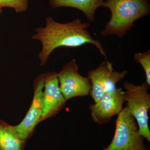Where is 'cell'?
<instances>
[{
	"mask_svg": "<svg viewBox=\"0 0 150 150\" xmlns=\"http://www.w3.org/2000/svg\"><path fill=\"white\" fill-rule=\"evenodd\" d=\"M46 26L35 28L32 35L33 40L42 43V50L38 54L40 66L46 65L49 56L54 50L59 47L77 48L86 44H92L105 59L107 55L99 40L94 39L88 30L89 23H83L80 19L61 23L51 16L46 19Z\"/></svg>",
	"mask_w": 150,
	"mask_h": 150,
	"instance_id": "1",
	"label": "cell"
},
{
	"mask_svg": "<svg viewBox=\"0 0 150 150\" xmlns=\"http://www.w3.org/2000/svg\"><path fill=\"white\" fill-rule=\"evenodd\" d=\"M102 7L109 9L111 16L101 36L115 35L123 38L138 20L148 15L150 5L148 0H105Z\"/></svg>",
	"mask_w": 150,
	"mask_h": 150,
	"instance_id": "2",
	"label": "cell"
},
{
	"mask_svg": "<svg viewBox=\"0 0 150 150\" xmlns=\"http://www.w3.org/2000/svg\"><path fill=\"white\" fill-rule=\"evenodd\" d=\"M135 118L126 106L118 114L111 143L102 150H147Z\"/></svg>",
	"mask_w": 150,
	"mask_h": 150,
	"instance_id": "3",
	"label": "cell"
},
{
	"mask_svg": "<svg viewBox=\"0 0 150 150\" xmlns=\"http://www.w3.org/2000/svg\"><path fill=\"white\" fill-rule=\"evenodd\" d=\"M126 91L123 92V98L127 102L129 112L137 121L141 136L150 142L148 112L150 108V95L148 93L150 86L146 82L140 86L125 82L123 85Z\"/></svg>",
	"mask_w": 150,
	"mask_h": 150,
	"instance_id": "4",
	"label": "cell"
},
{
	"mask_svg": "<svg viewBox=\"0 0 150 150\" xmlns=\"http://www.w3.org/2000/svg\"><path fill=\"white\" fill-rule=\"evenodd\" d=\"M57 74L59 88L66 100L90 95L91 82L88 77L80 74L75 59L64 66Z\"/></svg>",
	"mask_w": 150,
	"mask_h": 150,
	"instance_id": "5",
	"label": "cell"
},
{
	"mask_svg": "<svg viewBox=\"0 0 150 150\" xmlns=\"http://www.w3.org/2000/svg\"><path fill=\"white\" fill-rule=\"evenodd\" d=\"M128 74L124 70L117 72L113 69L112 63L105 59L95 69L89 71L88 77L91 83V89L90 95L97 102L107 93L116 88V85L123 79Z\"/></svg>",
	"mask_w": 150,
	"mask_h": 150,
	"instance_id": "6",
	"label": "cell"
},
{
	"mask_svg": "<svg viewBox=\"0 0 150 150\" xmlns=\"http://www.w3.org/2000/svg\"><path fill=\"white\" fill-rule=\"evenodd\" d=\"M45 73L38 76L33 82V96L31 105L23 120L15 126L19 136L26 141L32 136L40 123L43 105V93Z\"/></svg>",
	"mask_w": 150,
	"mask_h": 150,
	"instance_id": "7",
	"label": "cell"
},
{
	"mask_svg": "<svg viewBox=\"0 0 150 150\" xmlns=\"http://www.w3.org/2000/svg\"><path fill=\"white\" fill-rule=\"evenodd\" d=\"M122 89L116 88L107 93L102 98L91 104L88 109L93 121L99 125L108 122L115 115H118L123 108L125 102Z\"/></svg>",
	"mask_w": 150,
	"mask_h": 150,
	"instance_id": "8",
	"label": "cell"
},
{
	"mask_svg": "<svg viewBox=\"0 0 150 150\" xmlns=\"http://www.w3.org/2000/svg\"><path fill=\"white\" fill-rule=\"evenodd\" d=\"M66 101L59 88L57 73H45L43 110L40 122L57 115L64 107Z\"/></svg>",
	"mask_w": 150,
	"mask_h": 150,
	"instance_id": "9",
	"label": "cell"
},
{
	"mask_svg": "<svg viewBox=\"0 0 150 150\" xmlns=\"http://www.w3.org/2000/svg\"><path fill=\"white\" fill-rule=\"evenodd\" d=\"M104 0H49L51 7H71L79 10L90 22L95 21V15L98 8L102 6Z\"/></svg>",
	"mask_w": 150,
	"mask_h": 150,
	"instance_id": "10",
	"label": "cell"
},
{
	"mask_svg": "<svg viewBox=\"0 0 150 150\" xmlns=\"http://www.w3.org/2000/svg\"><path fill=\"white\" fill-rule=\"evenodd\" d=\"M25 142L19 136L15 126L0 119V150H23Z\"/></svg>",
	"mask_w": 150,
	"mask_h": 150,
	"instance_id": "11",
	"label": "cell"
},
{
	"mask_svg": "<svg viewBox=\"0 0 150 150\" xmlns=\"http://www.w3.org/2000/svg\"><path fill=\"white\" fill-rule=\"evenodd\" d=\"M135 61L142 65L146 77V82L150 86V51L138 52L134 56Z\"/></svg>",
	"mask_w": 150,
	"mask_h": 150,
	"instance_id": "12",
	"label": "cell"
},
{
	"mask_svg": "<svg viewBox=\"0 0 150 150\" xmlns=\"http://www.w3.org/2000/svg\"><path fill=\"white\" fill-rule=\"evenodd\" d=\"M28 5V0H0V9L10 8L18 13L26 11Z\"/></svg>",
	"mask_w": 150,
	"mask_h": 150,
	"instance_id": "13",
	"label": "cell"
},
{
	"mask_svg": "<svg viewBox=\"0 0 150 150\" xmlns=\"http://www.w3.org/2000/svg\"><path fill=\"white\" fill-rule=\"evenodd\" d=\"M2 9H0V16L2 13Z\"/></svg>",
	"mask_w": 150,
	"mask_h": 150,
	"instance_id": "14",
	"label": "cell"
},
{
	"mask_svg": "<svg viewBox=\"0 0 150 150\" xmlns=\"http://www.w3.org/2000/svg\"><path fill=\"white\" fill-rule=\"evenodd\" d=\"M148 1H149V0H148Z\"/></svg>",
	"mask_w": 150,
	"mask_h": 150,
	"instance_id": "15",
	"label": "cell"
}]
</instances>
